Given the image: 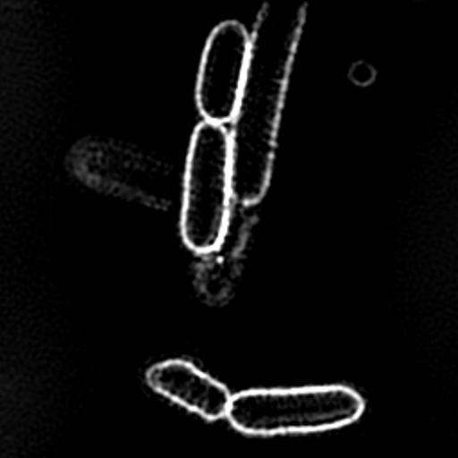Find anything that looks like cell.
<instances>
[{
	"instance_id": "4",
	"label": "cell",
	"mask_w": 458,
	"mask_h": 458,
	"mask_svg": "<svg viewBox=\"0 0 458 458\" xmlns=\"http://www.w3.org/2000/svg\"><path fill=\"white\" fill-rule=\"evenodd\" d=\"M250 55V36L238 21L218 23L204 47L197 77V107L204 122L224 125L234 118Z\"/></svg>"
},
{
	"instance_id": "5",
	"label": "cell",
	"mask_w": 458,
	"mask_h": 458,
	"mask_svg": "<svg viewBox=\"0 0 458 458\" xmlns=\"http://www.w3.org/2000/svg\"><path fill=\"white\" fill-rule=\"evenodd\" d=\"M73 174L91 188L113 195L141 197L143 159L120 141L88 138L70 152Z\"/></svg>"
},
{
	"instance_id": "1",
	"label": "cell",
	"mask_w": 458,
	"mask_h": 458,
	"mask_svg": "<svg viewBox=\"0 0 458 458\" xmlns=\"http://www.w3.org/2000/svg\"><path fill=\"white\" fill-rule=\"evenodd\" d=\"M302 25L304 5L299 2H268L258 14L229 134L233 200L242 206L261 200L270 184L283 100Z\"/></svg>"
},
{
	"instance_id": "6",
	"label": "cell",
	"mask_w": 458,
	"mask_h": 458,
	"mask_svg": "<svg viewBox=\"0 0 458 458\" xmlns=\"http://www.w3.org/2000/svg\"><path fill=\"white\" fill-rule=\"evenodd\" d=\"M148 386L206 420L227 417L231 392L186 360H166L147 370Z\"/></svg>"
},
{
	"instance_id": "2",
	"label": "cell",
	"mask_w": 458,
	"mask_h": 458,
	"mask_svg": "<svg viewBox=\"0 0 458 458\" xmlns=\"http://www.w3.org/2000/svg\"><path fill=\"white\" fill-rule=\"evenodd\" d=\"M365 410L363 397L344 385L256 388L231 397V426L252 437L317 433L349 426Z\"/></svg>"
},
{
	"instance_id": "3",
	"label": "cell",
	"mask_w": 458,
	"mask_h": 458,
	"mask_svg": "<svg viewBox=\"0 0 458 458\" xmlns=\"http://www.w3.org/2000/svg\"><path fill=\"white\" fill-rule=\"evenodd\" d=\"M233 200L231 141L224 125L202 122L193 131L181 208V234L197 254L216 250L227 233Z\"/></svg>"
}]
</instances>
